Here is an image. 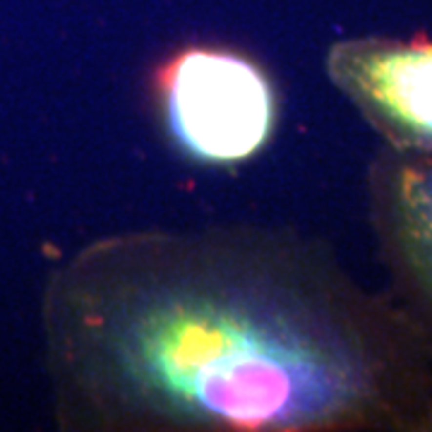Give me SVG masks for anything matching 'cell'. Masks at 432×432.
<instances>
[{
  "instance_id": "obj_1",
  "label": "cell",
  "mask_w": 432,
  "mask_h": 432,
  "mask_svg": "<svg viewBox=\"0 0 432 432\" xmlns=\"http://www.w3.org/2000/svg\"><path fill=\"white\" fill-rule=\"evenodd\" d=\"M77 418L161 430L432 432V353L319 250L135 233L82 250L51 300Z\"/></svg>"
},
{
  "instance_id": "obj_2",
  "label": "cell",
  "mask_w": 432,
  "mask_h": 432,
  "mask_svg": "<svg viewBox=\"0 0 432 432\" xmlns=\"http://www.w3.org/2000/svg\"><path fill=\"white\" fill-rule=\"evenodd\" d=\"M161 111L185 154L202 164L233 166L269 142L276 96L250 58L224 48H190L164 70Z\"/></svg>"
},
{
  "instance_id": "obj_3",
  "label": "cell",
  "mask_w": 432,
  "mask_h": 432,
  "mask_svg": "<svg viewBox=\"0 0 432 432\" xmlns=\"http://www.w3.org/2000/svg\"><path fill=\"white\" fill-rule=\"evenodd\" d=\"M327 72L391 151L432 156V39H346L329 48Z\"/></svg>"
},
{
  "instance_id": "obj_4",
  "label": "cell",
  "mask_w": 432,
  "mask_h": 432,
  "mask_svg": "<svg viewBox=\"0 0 432 432\" xmlns=\"http://www.w3.org/2000/svg\"><path fill=\"white\" fill-rule=\"evenodd\" d=\"M368 187L394 303L432 353V156L387 149L374 159Z\"/></svg>"
}]
</instances>
